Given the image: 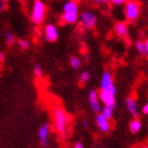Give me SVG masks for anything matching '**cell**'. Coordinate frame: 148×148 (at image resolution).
Here are the masks:
<instances>
[{
	"instance_id": "17",
	"label": "cell",
	"mask_w": 148,
	"mask_h": 148,
	"mask_svg": "<svg viewBox=\"0 0 148 148\" xmlns=\"http://www.w3.org/2000/svg\"><path fill=\"white\" fill-rule=\"evenodd\" d=\"M82 64H83L82 59L79 57H77V56H72L70 58V65H71V67L74 70H78L82 67Z\"/></svg>"
},
{
	"instance_id": "2",
	"label": "cell",
	"mask_w": 148,
	"mask_h": 148,
	"mask_svg": "<svg viewBox=\"0 0 148 148\" xmlns=\"http://www.w3.org/2000/svg\"><path fill=\"white\" fill-rule=\"evenodd\" d=\"M47 6L42 0H34L31 11V20L36 25H40L46 18Z\"/></svg>"
},
{
	"instance_id": "24",
	"label": "cell",
	"mask_w": 148,
	"mask_h": 148,
	"mask_svg": "<svg viewBox=\"0 0 148 148\" xmlns=\"http://www.w3.org/2000/svg\"><path fill=\"white\" fill-rule=\"evenodd\" d=\"M110 2L113 3L114 5H121V4L126 2V0H110Z\"/></svg>"
},
{
	"instance_id": "15",
	"label": "cell",
	"mask_w": 148,
	"mask_h": 148,
	"mask_svg": "<svg viewBox=\"0 0 148 148\" xmlns=\"http://www.w3.org/2000/svg\"><path fill=\"white\" fill-rule=\"evenodd\" d=\"M142 129V122L139 120V117H134L129 123V130L131 133H138Z\"/></svg>"
},
{
	"instance_id": "12",
	"label": "cell",
	"mask_w": 148,
	"mask_h": 148,
	"mask_svg": "<svg viewBox=\"0 0 148 148\" xmlns=\"http://www.w3.org/2000/svg\"><path fill=\"white\" fill-rule=\"evenodd\" d=\"M126 106L127 109L130 113L132 114L134 117H139L140 113L139 110H138V104H136V101L133 97H127L126 99Z\"/></svg>"
},
{
	"instance_id": "11",
	"label": "cell",
	"mask_w": 148,
	"mask_h": 148,
	"mask_svg": "<svg viewBox=\"0 0 148 148\" xmlns=\"http://www.w3.org/2000/svg\"><path fill=\"white\" fill-rule=\"evenodd\" d=\"M99 99L104 105H115V94L101 90L99 93Z\"/></svg>"
},
{
	"instance_id": "28",
	"label": "cell",
	"mask_w": 148,
	"mask_h": 148,
	"mask_svg": "<svg viewBox=\"0 0 148 148\" xmlns=\"http://www.w3.org/2000/svg\"><path fill=\"white\" fill-rule=\"evenodd\" d=\"M82 125H83V127L85 128V129H89L90 125H89V122H88L87 120H84L83 123H82Z\"/></svg>"
},
{
	"instance_id": "27",
	"label": "cell",
	"mask_w": 148,
	"mask_h": 148,
	"mask_svg": "<svg viewBox=\"0 0 148 148\" xmlns=\"http://www.w3.org/2000/svg\"><path fill=\"white\" fill-rule=\"evenodd\" d=\"M142 112L145 115H148V103H146L145 105L143 106V108H142Z\"/></svg>"
},
{
	"instance_id": "8",
	"label": "cell",
	"mask_w": 148,
	"mask_h": 148,
	"mask_svg": "<svg viewBox=\"0 0 148 148\" xmlns=\"http://www.w3.org/2000/svg\"><path fill=\"white\" fill-rule=\"evenodd\" d=\"M50 134V126L48 123H43L40 125L39 129H38V138H39V142L41 146L46 147L48 145V138Z\"/></svg>"
},
{
	"instance_id": "29",
	"label": "cell",
	"mask_w": 148,
	"mask_h": 148,
	"mask_svg": "<svg viewBox=\"0 0 148 148\" xmlns=\"http://www.w3.org/2000/svg\"><path fill=\"white\" fill-rule=\"evenodd\" d=\"M144 43H145V53H146V55L148 56V39H146L145 41H144Z\"/></svg>"
},
{
	"instance_id": "10",
	"label": "cell",
	"mask_w": 148,
	"mask_h": 148,
	"mask_svg": "<svg viewBox=\"0 0 148 148\" xmlns=\"http://www.w3.org/2000/svg\"><path fill=\"white\" fill-rule=\"evenodd\" d=\"M114 32L120 38H126L129 33V29H128V25L125 21H117L114 25Z\"/></svg>"
},
{
	"instance_id": "6",
	"label": "cell",
	"mask_w": 148,
	"mask_h": 148,
	"mask_svg": "<svg viewBox=\"0 0 148 148\" xmlns=\"http://www.w3.org/2000/svg\"><path fill=\"white\" fill-rule=\"evenodd\" d=\"M43 34H45L46 40L49 42H54L58 39V30L56 28V25H52V23H49L45 27Z\"/></svg>"
},
{
	"instance_id": "35",
	"label": "cell",
	"mask_w": 148,
	"mask_h": 148,
	"mask_svg": "<svg viewBox=\"0 0 148 148\" xmlns=\"http://www.w3.org/2000/svg\"><path fill=\"white\" fill-rule=\"evenodd\" d=\"M126 1H127V0H126Z\"/></svg>"
},
{
	"instance_id": "26",
	"label": "cell",
	"mask_w": 148,
	"mask_h": 148,
	"mask_svg": "<svg viewBox=\"0 0 148 148\" xmlns=\"http://www.w3.org/2000/svg\"><path fill=\"white\" fill-rule=\"evenodd\" d=\"M84 147H85V146H84V143L80 142V141L74 143V148H84Z\"/></svg>"
},
{
	"instance_id": "9",
	"label": "cell",
	"mask_w": 148,
	"mask_h": 148,
	"mask_svg": "<svg viewBox=\"0 0 148 148\" xmlns=\"http://www.w3.org/2000/svg\"><path fill=\"white\" fill-rule=\"evenodd\" d=\"M89 103L90 107L94 112H96V113L101 112L102 108H101V104H99V96L95 90H91L89 92Z\"/></svg>"
},
{
	"instance_id": "3",
	"label": "cell",
	"mask_w": 148,
	"mask_h": 148,
	"mask_svg": "<svg viewBox=\"0 0 148 148\" xmlns=\"http://www.w3.org/2000/svg\"><path fill=\"white\" fill-rule=\"evenodd\" d=\"M124 15L127 21H136L141 15V4L138 0H127L124 5Z\"/></svg>"
},
{
	"instance_id": "16",
	"label": "cell",
	"mask_w": 148,
	"mask_h": 148,
	"mask_svg": "<svg viewBox=\"0 0 148 148\" xmlns=\"http://www.w3.org/2000/svg\"><path fill=\"white\" fill-rule=\"evenodd\" d=\"M114 108H115V105H104L102 109H101V113L106 116L107 119H112L113 116V112H114Z\"/></svg>"
},
{
	"instance_id": "25",
	"label": "cell",
	"mask_w": 148,
	"mask_h": 148,
	"mask_svg": "<svg viewBox=\"0 0 148 148\" xmlns=\"http://www.w3.org/2000/svg\"><path fill=\"white\" fill-rule=\"evenodd\" d=\"M93 3H96V4H99V3H104V4H108L110 0H91Z\"/></svg>"
},
{
	"instance_id": "32",
	"label": "cell",
	"mask_w": 148,
	"mask_h": 148,
	"mask_svg": "<svg viewBox=\"0 0 148 148\" xmlns=\"http://www.w3.org/2000/svg\"><path fill=\"white\" fill-rule=\"evenodd\" d=\"M85 58H86V60H89V59H90V56L88 55V54H86V55H85Z\"/></svg>"
},
{
	"instance_id": "4",
	"label": "cell",
	"mask_w": 148,
	"mask_h": 148,
	"mask_svg": "<svg viewBox=\"0 0 148 148\" xmlns=\"http://www.w3.org/2000/svg\"><path fill=\"white\" fill-rule=\"evenodd\" d=\"M101 90L116 94V89H115V86H114L112 74L109 71H105L103 73L102 80H101Z\"/></svg>"
},
{
	"instance_id": "30",
	"label": "cell",
	"mask_w": 148,
	"mask_h": 148,
	"mask_svg": "<svg viewBox=\"0 0 148 148\" xmlns=\"http://www.w3.org/2000/svg\"><path fill=\"white\" fill-rule=\"evenodd\" d=\"M4 59H5V55H4V53L0 52V62H4Z\"/></svg>"
},
{
	"instance_id": "14",
	"label": "cell",
	"mask_w": 148,
	"mask_h": 148,
	"mask_svg": "<svg viewBox=\"0 0 148 148\" xmlns=\"http://www.w3.org/2000/svg\"><path fill=\"white\" fill-rule=\"evenodd\" d=\"M62 11L65 13H78V3L75 0H69L64 4Z\"/></svg>"
},
{
	"instance_id": "5",
	"label": "cell",
	"mask_w": 148,
	"mask_h": 148,
	"mask_svg": "<svg viewBox=\"0 0 148 148\" xmlns=\"http://www.w3.org/2000/svg\"><path fill=\"white\" fill-rule=\"evenodd\" d=\"M80 20H82V23L84 25V27L86 29H94L95 28L96 23H97V18L96 16L91 12H83V14L80 15Z\"/></svg>"
},
{
	"instance_id": "34",
	"label": "cell",
	"mask_w": 148,
	"mask_h": 148,
	"mask_svg": "<svg viewBox=\"0 0 148 148\" xmlns=\"http://www.w3.org/2000/svg\"><path fill=\"white\" fill-rule=\"evenodd\" d=\"M3 2H8V1H10V0H2Z\"/></svg>"
},
{
	"instance_id": "22",
	"label": "cell",
	"mask_w": 148,
	"mask_h": 148,
	"mask_svg": "<svg viewBox=\"0 0 148 148\" xmlns=\"http://www.w3.org/2000/svg\"><path fill=\"white\" fill-rule=\"evenodd\" d=\"M17 43H18V46L23 50H27L30 48V42L25 39H19L18 41H17Z\"/></svg>"
},
{
	"instance_id": "31",
	"label": "cell",
	"mask_w": 148,
	"mask_h": 148,
	"mask_svg": "<svg viewBox=\"0 0 148 148\" xmlns=\"http://www.w3.org/2000/svg\"><path fill=\"white\" fill-rule=\"evenodd\" d=\"M4 9H5V4H4V2H1L0 3V12H1V11H4Z\"/></svg>"
},
{
	"instance_id": "7",
	"label": "cell",
	"mask_w": 148,
	"mask_h": 148,
	"mask_svg": "<svg viewBox=\"0 0 148 148\" xmlns=\"http://www.w3.org/2000/svg\"><path fill=\"white\" fill-rule=\"evenodd\" d=\"M95 123H96L97 128H99V129L104 133L108 132L109 130L111 129L110 120L107 119L106 116H104V115H103L102 113H99V112L95 117Z\"/></svg>"
},
{
	"instance_id": "18",
	"label": "cell",
	"mask_w": 148,
	"mask_h": 148,
	"mask_svg": "<svg viewBox=\"0 0 148 148\" xmlns=\"http://www.w3.org/2000/svg\"><path fill=\"white\" fill-rule=\"evenodd\" d=\"M91 79V73L89 71H83L79 75V82L80 83H88Z\"/></svg>"
},
{
	"instance_id": "33",
	"label": "cell",
	"mask_w": 148,
	"mask_h": 148,
	"mask_svg": "<svg viewBox=\"0 0 148 148\" xmlns=\"http://www.w3.org/2000/svg\"><path fill=\"white\" fill-rule=\"evenodd\" d=\"M22 3H25V2H28V0H20Z\"/></svg>"
},
{
	"instance_id": "20",
	"label": "cell",
	"mask_w": 148,
	"mask_h": 148,
	"mask_svg": "<svg viewBox=\"0 0 148 148\" xmlns=\"http://www.w3.org/2000/svg\"><path fill=\"white\" fill-rule=\"evenodd\" d=\"M136 50H138V52H139L140 54H142V55H146V53H145V43H144V41H142V40H139V41L136 43Z\"/></svg>"
},
{
	"instance_id": "23",
	"label": "cell",
	"mask_w": 148,
	"mask_h": 148,
	"mask_svg": "<svg viewBox=\"0 0 148 148\" xmlns=\"http://www.w3.org/2000/svg\"><path fill=\"white\" fill-rule=\"evenodd\" d=\"M59 138H60V140H62V142H66L68 140V132H67V130L62 131V132H59Z\"/></svg>"
},
{
	"instance_id": "13",
	"label": "cell",
	"mask_w": 148,
	"mask_h": 148,
	"mask_svg": "<svg viewBox=\"0 0 148 148\" xmlns=\"http://www.w3.org/2000/svg\"><path fill=\"white\" fill-rule=\"evenodd\" d=\"M62 19L65 23L68 25H74L78 21V13H65L62 12Z\"/></svg>"
},
{
	"instance_id": "1",
	"label": "cell",
	"mask_w": 148,
	"mask_h": 148,
	"mask_svg": "<svg viewBox=\"0 0 148 148\" xmlns=\"http://www.w3.org/2000/svg\"><path fill=\"white\" fill-rule=\"evenodd\" d=\"M71 117L62 107H56L54 109V126L57 132H62L68 129V125Z\"/></svg>"
},
{
	"instance_id": "19",
	"label": "cell",
	"mask_w": 148,
	"mask_h": 148,
	"mask_svg": "<svg viewBox=\"0 0 148 148\" xmlns=\"http://www.w3.org/2000/svg\"><path fill=\"white\" fill-rule=\"evenodd\" d=\"M33 74H34V76L36 78H41L42 77V68H41V66L36 64L34 66V68H33Z\"/></svg>"
},
{
	"instance_id": "21",
	"label": "cell",
	"mask_w": 148,
	"mask_h": 148,
	"mask_svg": "<svg viewBox=\"0 0 148 148\" xmlns=\"http://www.w3.org/2000/svg\"><path fill=\"white\" fill-rule=\"evenodd\" d=\"M4 38H5V41L8 45H13L15 42V36L11 32H5L4 33Z\"/></svg>"
}]
</instances>
